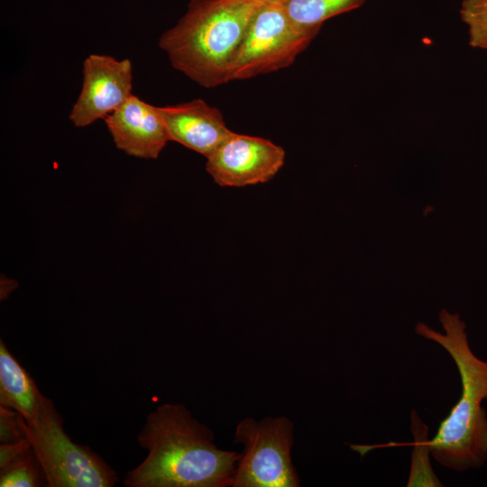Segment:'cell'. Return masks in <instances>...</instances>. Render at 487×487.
Instances as JSON below:
<instances>
[{"instance_id":"obj_1","label":"cell","mask_w":487,"mask_h":487,"mask_svg":"<svg viewBox=\"0 0 487 487\" xmlns=\"http://www.w3.org/2000/svg\"><path fill=\"white\" fill-rule=\"evenodd\" d=\"M147 451L126 473L127 487L232 486L240 454L218 448L214 434L181 404L152 411L137 436Z\"/></svg>"},{"instance_id":"obj_2","label":"cell","mask_w":487,"mask_h":487,"mask_svg":"<svg viewBox=\"0 0 487 487\" xmlns=\"http://www.w3.org/2000/svg\"><path fill=\"white\" fill-rule=\"evenodd\" d=\"M438 321L444 333L418 322L415 332L442 346L456 365L461 396L428 439L432 457L457 472L481 468L487 460V361L477 357L469 345L466 325L458 313L441 309Z\"/></svg>"},{"instance_id":"obj_3","label":"cell","mask_w":487,"mask_h":487,"mask_svg":"<svg viewBox=\"0 0 487 487\" xmlns=\"http://www.w3.org/2000/svg\"><path fill=\"white\" fill-rule=\"evenodd\" d=\"M257 4L190 0L185 14L159 39L171 66L207 88L230 82V70Z\"/></svg>"},{"instance_id":"obj_4","label":"cell","mask_w":487,"mask_h":487,"mask_svg":"<svg viewBox=\"0 0 487 487\" xmlns=\"http://www.w3.org/2000/svg\"><path fill=\"white\" fill-rule=\"evenodd\" d=\"M20 425L50 487H112L115 471L88 447L74 443L64 430L53 402L44 398L37 415Z\"/></svg>"},{"instance_id":"obj_5","label":"cell","mask_w":487,"mask_h":487,"mask_svg":"<svg viewBox=\"0 0 487 487\" xmlns=\"http://www.w3.org/2000/svg\"><path fill=\"white\" fill-rule=\"evenodd\" d=\"M318 32L294 24L279 2L257 4L233 61L230 81L289 67Z\"/></svg>"},{"instance_id":"obj_6","label":"cell","mask_w":487,"mask_h":487,"mask_svg":"<svg viewBox=\"0 0 487 487\" xmlns=\"http://www.w3.org/2000/svg\"><path fill=\"white\" fill-rule=\"evenodd\" d=\"M293 423L286 417L242 419L234 440L243 444L232 486L298 487L299 478L291 460Z\"/></svg>"},{"instance_id":"obj_7","label":"cell","mask_w":487,"mask_h":487,"mask_svg":"<svg viewBox=\"0 0 487 487\" xmlns=\"http://www.w3.org/2000/svg\"><path fill=\"white\" fill-rule=\"evenodd\" d=\"M286 153L270 140L232 132L207 157L206 170L221 187H244L271 180Z\"/></svg>"},{"instance_id":"obj_8","label":"cell","mask_w":487,"mask_h":487,"mask_svg":"<svg viewBox=\"0 0 487 487\" xmlns=\"http://www.w3.org/2000/svg\"><path fill=\"white\" fill-rule=\"evenodd\" d=\"M82 75V87L69 114L77 127L105 119L133 95V66L128 59L90 54L83 62Z\"/></svg>"},{"instance_id":"obj_9","label":"cell","mask_w":487,"mask_h":487,"mask_svg":"<svg viewBox=\"0 0 487 487\" xmlns=\"http://www.w3.org/2000/svg\"><path fill=\"white\" fill-rule=\"evenodd\" d=\"M104 120L115 146L130 156L156 159L170 141L158 107L133 94Z\"/></svg>"},{"instance_id":"obj_10","label":"cell","mask_w":487,"mask_h":487,"mask_svg":"<svg viewBox=\"0 0 487 487\" xmlns=\"http://www.w3.org/2000/svg\"><path fill=\"white\" fill-rule=\"evenodd\" d=\"M157 107L170 141L177 142L206 158L232 133L222 112L203 99Z\"/></svg>"},{"instance_id":"obj_11","label":"cell","mask_w":487,"mask_h":487,"mask_svg":"<svg viewBox=\"0 0 487 487\" xmlns=\"http://www.w3.org/2000/svg\"><path fill=\"white\" fill-rule=\"evenodd\" d=\"M45 396L32 377L0 341V405L17 411L24 420L39 412Z\"/></svg>"},{"instance_id":"obj_12","label":"cell","mask_w":487,"mask_h":487,"mask_svg":"<svg viewBox=\"0 0 487 487\" xmlns=\"http://www.w3.org/2000/svg\"><path fill=\"white\" fill-rule=\"evenodd\" d=\"M410 429L414 437L411 443L390 442L382 445H349L350 448L363 456L367 452L381 447L411 446V464L408 487H442L444 484L434 473L430 464L431 450L428 444V427L421 420L415 409L410 412Z\"/></svg>"},{"instance_id":"obj_13","label":"cell","mask_w":487,"mask_h":487,"mask_svg":"<svg viewBox=\"0 0 487 487\" xmlns=\"http://www.w3.org/2000/svg\"><path fill=\"white\" fill-rule=\"evenodd\" d=\"M366 0H280L291 22L306 31L319 32L323 23L360 8Z\"/></svg>"},{"instance_id":"obj_14","label":"cell","mask_w":487,"mask_h":487,"mask_svg":"<svg viewBox=\"0 0 487 487\" xmlns=\"http://www.w3.org/2000/svg\"><path fill=\"white\" fill-rule=\"evenodd\" d=\"M0 469L1 487L42 486V480H45L32 449L21 458Z\"/></svg>"},{"instance_id":"obj_15","label":"cell","mask_w":487,"mask_h":487,"mask_svg":"<svg viewBox=\"0 0 487 487\" xmlns=\"http://www.w3.org/2000/svg\"><path fill=\"white\" fill-rule=\"evenodd\" d=\"M460 15L467 26L469 44L487 51V0H463Z\"/></svg>"},{"instance_id":"obj_16","label":"cell","mask_w":487,"mask_h":487,"mask_svg":"<svg viewBox=\"0 0 487 487\" xmlns=\"http://www.w3.org/2000/svg\"><path fill=\"white\" fill-rule=\"evenodd\" d=\"M24 437L20 425V414L9 408L0 405V441L10 443Z\"/></svg>"},{"instance_id":"obj_17","label":"cell","mask_w":487,"mask_h":487,"mask_svg":"<svg viewBox=\"0 0 487 487\" xmlns=\"http://www.w3.org/2000/svg\"><path fill=\"white\" fill-rule=\"evenodd\" d=\"M32 450V446L26 438L19 441L2 443L0 446V468L21 458Z\"/></svg>"},{"instance_id":"obj_18","label":"cell","mask_w":487,"mask_h":487,"mask_svg":"<svg viewBox=\"0 0 487 487\" xmlns=\"http://www.w3.org/2000/svg\"><path fill=\"white\" fill-rule=\"evenodd\" d=\"M250 3L253 4H261V3H267V2H280V0H245Z\"/></svg>"}]
</instances>
